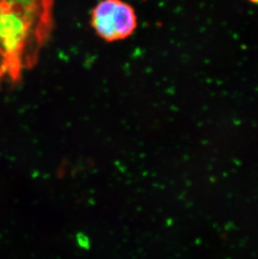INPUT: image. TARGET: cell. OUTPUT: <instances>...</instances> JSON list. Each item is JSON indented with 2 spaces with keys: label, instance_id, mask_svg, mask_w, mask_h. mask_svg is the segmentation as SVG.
Returning a JSON list of instances; mask_svg holds the SVG:
<instances>
[{
  "label": "cell",
  "instance_id": "cell-2",
  "mask_svg": "<svg viewBox=\"0 0 258 259\" xmlns=\"http://www.w3.org/2000/svg\"><path fill=\"white\" fill-rule=\"evenodd\" d=\"M96 34L107 42L127 39L138 25L134 8L122 0H102L91 15Z\"/></svg>",
  "mask_w": 258,
  "mask_h": 259
},
{
  "label": "cell",
  "instance_id": "cell-1",
  "mask_svg": "<svg viewBox=\"0 0 258 259\" xmlns=\"http://www.w3.org/2000/svg\"><path fill=\"white\" fill-rule=\"evenodd\" d=\"M53 0H0V80L34 65L52 28Z\"/></svg>",
  "mask_w": 258,
  "mask_h": 259
}]
</instances>
